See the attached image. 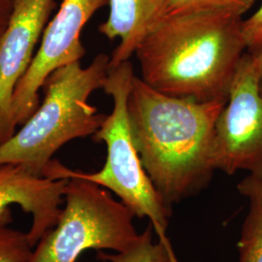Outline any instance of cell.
Returning a JSON list of instances; mask_svg holds the SVG:
<instances>
[{
	"label": "cell",
	"mask_w": 262,
	"mask_h": 262,
	"mask_svg": "<svg viewBox=\"0 0 262 262\" xmlns=\"http://www.w3.org/2000/svg\"><path fill=\"white\" fill-rule=\"evenodd\" d=\"M225 103L162 94L135 76L128 97L132 138L143 167L171 212L174 204L211 183L215 125Z\"/></svg>",
	"instance_id": "cell-1"
},
{
	"label": "cell",
	"mask_w": 262,
	"mask_h": 262,
	"mask_svg": "<svg viewBox=\"0 0 262 262\" xmlns=\"http://www.w3.org/2000/svg\"><path fill=\"white\" fill-rule=\"evenodd\" d=\"M243 21L225 9L165 16L135 51L141 79L171 96L227 100L248 51Z\"/></svg>",
	"instance_id": "cell-2"
},
{
	"label": "cell",
	"mask_w": 262,
	"mask_h": 262,
	"mask_svg": "<svg viewBox=\"0 0 262 262\" xmlns=\"http://www.w3.org/2000/svg\"><path fill=\"white\" fill-rule=\"evenodd\" d=\"M109 64L110 56L99 54L85 67L76 61L49 76L36 111L0 145V165H19L44 177L61 147L70 141L94 136L106 115L98 112L89 99L95 91L102 90Z\"/></svg>",
	"instance_id": "cell-3"
},
{
	"label": "cell",
	"mask_w": 262,
	"mask_h": 262,
	"mask_svg": "<svg viewBox=\"0 0 262 262\" xmlns=\"http://www.w3.org/2000/svg\"><path fill=\"white\" fill-rule=\"evenodd\" d=\"M134 78L130 60L109 66L102 90L112 97L113 110L110 115H106L101 126L93 136L96 142L106 145L107 157L103 167L94 173H84L68 168L54 159L44 177L53 180L84 179L112 191L135 216L150 220L171 262H179L166 235L172 212L143 167L132 138L128 97Z\"/></svg>",
	"instance_id": "cell-4"
},
{
	"label": "cell",
	"mask_w": 262,
	"mask_h": 262,
	"mask_svg": "<svg viewBox=\"0 0 262 262\" xmlns=\"http://www.w3.org/2000/svg\"><path fill=\"white\" fill-rule=\"evenodd\" d=\"M134 217L104 187L69 179L58 221L34 246L28 262H77L88 250L123 252L139 236Z\"/></svg>",
	"instance_id": "cell-5"
},
{
	"label": "cell",
	"mask_w": 262,
	"mask_h": 262,
	"mask_svg": "<svg viewBox=\"0 0 262 262\" xmlns=\"http://www.w3.org/2000/svg\"><path fill=\"white\" fill-rule=\"evenodd\" d=\"M213 163L227 175L246 171L262 179V96L254 59L248 51L216 122Z\"/></svg>",
	"instance_id": "cell-6"
},
{
	"label": "cell",
	"mask_w": 262,
	"mask_h": 262,
	"mask_svg": "<svg viewBox=\"0 0 262 262\" xmlns=\"http://www.w3.org/2000/svg\"><path fill=\"white\" fill-rule=\"evenodd\" d=\"M107 4L109 0H62L45 28L27 74L15 90L13 118L17 127L36 111L40 91L48 77L62 66L81 61L85 55L81 32L96 11Z\"/></svg>",
	"instance_id": "cell-7"
},
{
	"label": "cell",
	"mask_w": 262,
	"mask_h": 262,
	"mask_svg": "<svg viewBox=\"0 0 262 262\" xmlns=\"http://www.w3.org/2000/svg\"><path fill=\"white\" fill-rule=\"evenodd\" d=\"M56 0H14L8 28L0 39V145L18 130L13 97L27 74Z\"/></svg>",
	"instance_id": "cell-8"
},
{
	"label": "cell",
	"mask_w": 262,
	"mask_h": 262,
	"mask_svg": "<svg viewBox=\"0 0 262 262\" xmlns=\"http://www.w3.org/2000/svg\"><path fill=\"white\" fill-rule=\"evenodd\" d=\"M68 180H53L32 174L19 165H0V226L13 221L12 205L32 216L28 235L34 248L42 236L56 225Z\"/></svg>",
	"instance_id": "cell-9"
},
{
	"label": "cell",
	"mask_w": 262,
	"mask_h": 262,
	"mask_svg": "<svg viewBox=\"0 0 262 262\" xmlns=\"http://www.w3.org/2000/svg\"><path fill=\"white\" fill-rule=\"evenodd\" d=\"M170 0H109L110 12L98 30L105 37L120 39L109 66L129 60L143 39L166 16Z\"/></svg>",
	"instance_id": "cell-10"
},
{
	"label": "cell",
	"mask_w": 262,
	"mask_h": 262,
	"mask_svg": "<svg viewBox=\"0 0 262 262\" xmlns=\"http://www.w3.org/2000/svg\"><path fill=\"white\" fill-rule=\"evenodd\" d=\"M249 202L238 241V262H262V179L247 176L237 185Z\"/></svg>",
	"instance_id": "cell-11"
},
{
	"label": "cell",
	"mask_w": 262,
	"mask_h": 262,
	"mask_svg": "<svg viewBox=\"0 0 262 262\" xmlns=\"http://www.w3.org/2000/svg\"><path fill=\"white\" fill-rule=\"evenodd\" d=\"M152 230L150 224L127 250L115 253L98 252L97 258L107 262H171L165 247L159 241L152 242Z\"/></svg>",
	"instance_id": "cell-12"
},
{
	"label": "cell",
	"mask_w": 262,
	"mask_h": 262,
	"mask_svg": "<svg viewBox=\"0 0 262 262\" xmlns=\"http://www.w3.org/2000/svg\"><path fill=\"white\" fill-rule=\"evenodd\" d=\"M32 250L28 232L0 226V262H28Z\"/></svg>",
	"instance_id": "cell-13"
},
{
	"label": "cell",
	"mask_w": 262,
	"mask_h": 262,
	"mask_svg": "<svg viewBox=\"0 0 262 262\" xmlns=\"http://www.w3.org/2000/svg\"><path fill=\"white\" fill-rule=\"evenodd\" d=\"M255 0H170L166 16L199 10L225 9L243 16Z\"/></svg>",
	"instance_id": "cell-14"
},
{
	"label": "cell",
	"mask_w": 262,
	"mask_h": 262,
	"mask_svg": "<svg viewBox=\"0 0 262 262\" xmlns=\"http://www.w3.org/2000/svg\"><path fill=\"white\" fill-rule=\"evenodd\" d=\"M243 31L248 51L262 44V3L260 7L249 18L244 19Z\"/></svg>",
	"instance_id": "cell-15"
},
{
	"label": "cell",
	"mask_w": 262,
	"mask_h": 262,
	"mask_svg": "<svg viewBox=\"0 0 262 262\" xmlns=\"http://www.w3.org/2000/svg\"><path fill=\"white\" fill-rule=\"evenodd\" d=\"M14 0H0V39L8 28L13 12Z\"/></svg>",
	"instance_id": "cell-16"
},
{
	"label": "cell",
	"mask_w": 262,
	"mask_h": 262,
	"mask_svg": "<svg viewBox=\"0 0 262 262\" xmlns=\"http://www.w3.org/2000/svg\"><path fill=\"white\" fill-rule=\"evenodd\" d=\"M248 52H250L253 55V59H254L258 91L262 96V44L260 46L254 48L253 50H250Z\"/></svg>",
	"instance_id": "cell-17"
},
{
	"label": "cell",
	"mask_w": 262,
	"mask_h": 262,
	"mask_svg": "<svg viewBox=\"0 0 262 262\" xmlns=\"http://www.w3.org/2000/svg\"><path fill=\"white\" fill-rule=\"evenodd\" d=\"M99 262H107V261H104V260H100Z\"/></svg>",
	"instance_id": "cell-18"
}]
</instances>
